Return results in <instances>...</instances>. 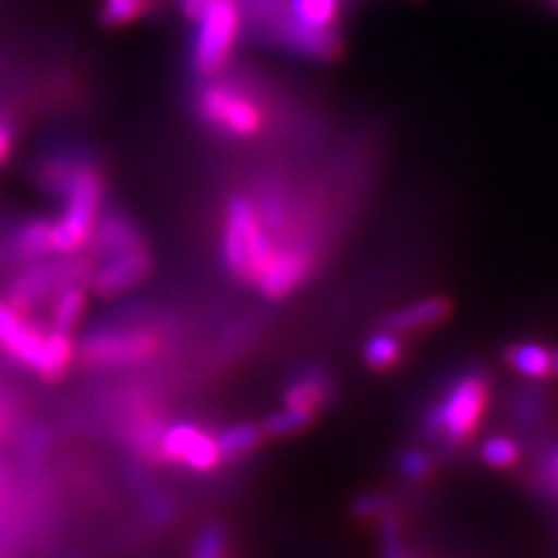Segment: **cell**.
Instances as JSON below:
<instances>
[{
  "label": "cell",
  "instance_id": "obj_1",
  "mask_svg": "<svg viewBox=\"0 0 558 558\" xmlns=\"http://www.w3.org/2000/svg\"><path fill=\"white\" fill-rule=\"evenodd\" d=\"M166 344L163 328L147 317H117L92 328L77 342V361L94 373H117L149 363Z\"/></svg>",
  "mask_w": 558,
  "mask_h": 558
},
{
  "label": "cell",
  "instance_id": "obj_2",
  "mask_svg": "<svg viewBox=\"0 0 558 558\" xmlns=\"http://www.w3.org/2000/svg\"><path fill=\"white\" fill-rule=\"evenodd\" d=\"M275 250L270 231L260 219L256 205L244 196H235L226 207L221 240L226 270L242 284H256Z\"/></svg>",
  "mask_w": 558,
  "mask_h": 558
},
{
  "label": "cell",
  "instance_id": "obj_3",
  "mask_svg": "<svg viewBox=\"0 0 558 558\" xmlns=\"http://www.w3.org/2000/svg\"><path fill=\"white\" fill-rule=\"evenodd\" d=\"M488 403V379L468 371L453 379L438 403L426 412V430L447 445H463L477 433Z\"/></svg>",
  "mask_w": 558,
  "mask_h": 558
},
{
  "label": "cell",
  "instance_id": "obj_4",
  "mask_svg": "<svg viewBox=\"0 0 558 558\" xmlns=\"http://www.w3.org/2000/svg\"><path fill=\"white\" fill-rule=\"evenodd\" d=\"M65 209L54 221V252L75 254L92 242L96 217L102 201V180L92 166H77L63 189Z\"/></svg>",
  "mask_w": 558,
  "mask_h": 558
},
{
  "label": "cell",
  "instance_id": "obj_5",
  "mask_svg": "<svg viewBox=\"0 0 558 558\" xmlns=\"http://www.w3.org/2000/svg\"><path fill=\"white\" fill-rule=\"evenodd\" d=\"M240 0H209L198 20V38L194 45V68L203 77H215L229 63L240 33Z\"/></svg>",
  "mask_w": 558,
  "mask_h": 558
},
{
  "label": "cell",
  "instance_id": "obj_6",
  "mask_svg": "<svg viewBox=\"0 0 558 558\" xmlns=\"http://www.w3.org/2000/svg\"><path fill=\"white\" fill-rule=\"evenodd\" d=\"M92 272L94 268L89 258L33 260L28 268L12 279L5 303L26 314L38 303L49 301L61 287L82 284L84 279H92Z\"/></svg>",
  "mask_w": 558,
  "mask_h": 558
},
{
  "label": "cell",
  "instance_id": "obj_7",
  "mask_svg": "<svg viewBox=\"0 0 558 558\" xmlns=\"http://www.w3.org/2000/svg\"><path fill=\"white\" fill-rule=\"evenodd\" d=\"M161 465L184 468L191 473H213L221 463L217 438L194 422H168L161 435Z\"/></svg>",
  "mask_w": 558,
  "mask_h": 558
},
{
  "label": "cell",
  "instance_id": "obj_8",
  "mask_svg": "<svg viewBox=\"0 0 558 558\" xmlns=\"http://www.w3.org/2000/svg\"><path fill=\"white\" fill-rule=\"evenodd\" d=\"M198 112L209 124L235 137H252L264 126L258 105L229 84H207L201 89Z\"/></svg>",
  "mask_w": 558,
  "mask_h": 558
},
{
  "label": "cell",
  "instance_id": "obj_9",
  "mask_svg": "<svg viewBox=\"0 0 558 558\" xmlns=\"http://www.w3.org/2000/svg\"><path fill=\"white\" fill-rule=\"evenodd\" d=\"M314 270V252L307 244L287 242L282 250H275L268 266L258 277V291L270 301L287 299L289 293L299 289Z\"/></svg>",
  "mask_w": 558,
  "mask_h": 558
},
{
  "label": "cell",
  "instance_id": "obj_10",
  "mask_svg": "<svg viewBox=\"0 0 558 558\" xmlns=\"http://www.w3.org/2000/svg\"><path fill=\"white\" fill-rule=\"evenodd\" d=\"M45 333L47 326L28 322L24 312L0 301V354L8 361L35 373Z\"/></svg>",
  "mask_w": 558,
  "mask_h": 558
},
{
  "label": "cell",
  "instance_id": "obj_11",
  "mask_svg": "<svg viewBox=\"0 0 558 558\" xmlns=\"http://www.w3.org/2000/svg\"><path fill=\"white\" fill-rule=\"evenodd\" d=\"M151 266L147 244L140 247L105 256L102 264L92 272L94 291L102 299H117V295L131 291L147 277Z\"/></svg>",
  "mask_w": 558,
  "mask_h": 558
},
{
  "label": "cell",
  "instance_id": "obj_12",
  "mask_svg": "<svg viewBox=\"0 0 558 558\" xmlns=\"http://www.w3.org/2000/svg\"><path fill=\"white\" fill-rule=\"evenodd\" d=\"M268 38H275L284 47L299 51L303 57L322 59V61H336L342 57V35L336 26L328 28H314L295 22L293 16H284L272 28L266 31Z\"/></svg>",
  "mask_w": 558,
  "mask_h": 558
},
{
  "label": "cell",
  "instance_id": "obj_13",
  "mask_svg": "<svg viewBox=\"0 0 558 558\" xmlns=\"http://www.w3.org/2000/svg\"><path fill=\"white\" fill-rule=\"evenodd\" d=\"M451 312L453 305L447 295H428V299H422L387 314V317H384V328L393 330L398 336L422 333V330L445 324L451 317Z\"/></svg>",
  "mask_w": 558,
  "mask_h": 558
},
{
  "label": "cell",
  "instance_id": "obj_14",
  "mask_svg": "<svg viewBox=\"0 0 558 558\" xmlns=\"http://www.w3.org/2000/svg\"><path fill=\"white\" fill-rule=\"evenodd\" d=\"M336 384L330 379L326 371L310 368L295 373L282 391V403L284 408L305 410L312 414H319L330 400H333Z\"/></svg>",
  "mask_w": 558,
  "mask_h": 558
},
{
  "label": "cell",
  "instance_id": "obj_15",
  "mask_svg": "<svg viewBox=\"0 0 558 558\" xmlns=\"http://www.w3.org/2000/svg\"><path fill=\"white\" fill-rule=\"evenodd\" d=\"M126 480L147 521H151L154 526H168L174 519V502L163 488L149 477V470L143 463L133 461L126 465Z\"/></svg>",
  "mask_w": 558,
  "mask_h": 558
},
{
  "label": "cell",
  "instance_id": "obj_16",
  "mask_svg": "<svg viewBox=\"0 0 558 558\" xmlns=\"http://www.w3.org/2000/svg\"><path fill=\"white\" fill-rule=\"evenodd\" d=\"M75 361H77V342L73 340V333H63V330L47 326L43 352H40L38 365H35V375L47 384H57L70 373Z\"/></svg>",
  "mask_w": 558,
  "mask_h": 558
},
{
  "label": "cell",
  "instance_id": "obj_17",
  "mask_svg": "<svg viewBox=\"0 0 558 558\" xmlns=\"http://www.w3.org/2000/svg\"><path fill=\"white\" fill-rule=\"evenodd\" d=\"M92 240L100 256H112V254L145 244L143 235H140V231L131 223V219H126L121 213L102 215V219L94 226Z\"/></svg>",
  "mask_w": 558,
  "mask_h": 558
},
{
  "label": "cell",
  "instance_id": "obj_18",
  "mask_svg": "<svg viewBox=\"0 0 558 558\" xmlns=\"http://www.w3.org/2000/svg\"><path fill=\"white\" fill-rule=\"evenodd\" d=\"M49 252H54V221L49 219L24 223L8 247V254L14 260H38Z\"/></svg>",
  "mask_w": 558,
  "mask_h": 558
},
{
  "label": "cell",
  "instance_id": "obj_19",
  "mask_svg": "<svg viewBox=\"0 0 558 558\" xmlns=\"http://www.w3.org/2000/svg\"><path fill=\"white\" fill-rule=\"evenodd\" d=\"M215 438H217L221 463H235L244 457H250L252 451H256L260 442H264L266 435L260 430V424L240 422V424L221 428Z\"/></svg>",
  "mask_w": 558,
  "mask_h": 558
},
{
  "label": "cell",
  "instance_id": "obj_20",
  "mask_svg": "<svg viewBox=\"0 0 558 558\" xmlns=\"http://www.w3.org/2000/svg\"><path fill=\"white\" fill-rule=\"evenodd\" d=\"M505 363L523 377L547 379L551 373V349L537 342H517L505 349Z\"/></svg>",
  "mask_w": 558,
  "mask_h": 558
},
{
  "label": "cell",
  "instance_id": "obj_21",
  "mask_svg": "<svg viewBox=\"0 0 558 558\" xmlns=\"http://www.w3.org/2000/svg\"><path fill=\"white\" fill-rule=\"evenodd\" d=\"M49 307V328L73 333L86 310V291L82 284H65L51 295Z\"/></svg>",
  "mask_w": 558,
  "mask_h": 558
},
{
  "label": "cell",
  "instance_id": "obj_22",
  "mask_svg": "<svg viewBox=\"0 0 558 558\" xmlns=\"http://www.w3.org/2000/svg\"><path fill=\"white\" fill-rule=\"evenodd\" d=\"M403 356V342H400L398 333L389 328H381L373 333L363 344V361L371 371H389Z\"/></svg>",
  "mask_w": 558,
  "mask_h": 558
},
{
  "label": "cell",
  "instance_id": "obj_23",
  "mask_svg": "<svg viewBox=\"0 0 558 558\" xmlns=\"http://www.w3.org/2000/svg\"><path fill=\"white\" fill-rule=\"evenodd\" d=\"M289 14L305 26L328 28L338 22L340 0H289Z\"/></svg>",
  "mask_w": 558,
  "mask_h": 558
},
{
  "label": "cell",
  "instance_id": "obj_24",
  "mask_svg": "<svg viewBox=\"0 0 558 558\" xmlns=\"http://www.w3.org/2000/svg\"><path fill=\"white\" fill-rule=\"evenodd\" d=\"M317 414L305 412V410H295V408H282L272 414H268L264 422H260V430H264L266 438H289V435H295L312 426Z\"/></svg>",
  "mask_w": 558,
  "mask_h": 558
},
{
  "label": "cell",
  "instance_id": "obj_25",
  "mask_svg": "<svg viewBox=\"0 0 558 558\" xmlns=\"http://www.w3.org/2000/svg\"><path fill=\"white\" fill-rule=\"evenodd\" d=\"M226 547H229V531L223 523L213 521L198 531L186 558H223Z\"/></svg>",
  "mask_w": 558,
  "mask_h": 558
},
{
  "label": "cell",
  "instance_id": "obj_26",
  "mask_svg": "<svg viewBox=\"0 0 558 558\" xmlns=\"http://www.w3.org/2000/svg\"><path fill=\"white\" fill-rule=\"evenodd\" d=\"M480 457L486 465L505 470V468H512L519 461L521 449L512 438H508V435H492V438H486L482 442Z\"/></svg>",
  "mask_w": 558,
  "mask_h": 558
},
{
  "label": "cell",
  "instance_id": "obj_27",
  "mask_svg": "<svg viewBox=\"0 0 558 558\" xmlns=\"http://www.w3.org/2000/svg\"><path fill=\"white\" fill-rule=\"evenodd\" d=\"M430 468H433V459L424 449L412 447V449H405L398 457V473L403 475L408 482H418V480L428 477Z\"/></svg>",
  "mask_w": 558,
  "mask_h": 558
},
{
  "label": "cell",
  "instance_id": "obj_28",
  "mask_svg": "<svg viewBox=\"0 0 558 558\" xmlns=\"http://www.w3.org/2000/svg\"><path fill=\"white\" fill-rule=\"evenodd\" d=\"M51 447V438L49 433L45 428H28L24 435H22V445H20V451H22V459L28 463V465H38L45 453L49 451Z\"/></svg>",
  "mask_w": 558,
  "mask_h": 558
},
{
  "label": "cell",
  "instance_id": "obj_29",
  "mask_svg": "<svg viewBox=\"0 0 558 558\" xmlns=\"http://www.w3.org/2000/svg\"><path fill=\"white\" fill-rule=\"evenodd\" d=\"M147 0H105L102 20L108 24H126L133 22L137 14H143Z\"/></svg>",
  "mask_w": 558,
  "mask_h": 558
},
{
  "label": "cell",
  "instance_id": "obj_30",
  "mask_svg": "<svg viewBox=\"0 0 558 558\" xmlns=\"http://www.w3.org/2000/svg\"><path fill=\"white\" fill-rule=\"evenodd\" d=\"M391 510V500L384 494H363L352 502V514L356 519H377V517H387Z\"/></svg>",
  "mask_w": 558,
  "mask_h": 558
},
{
  "label": "cell",
  "instance_id": "obj_31",
  "mask_svg": "<svg viewBox=\"0 0 558 558\" xmlns=\"http://www.w3.org/2000/svg\"><path fill=\"white\" fill-rule=\"evenodd\" d=\"M209 0H182V10L191 22H198Z\"/></svg>",
  "mask_w": 558,
  "mask_h": 558
},
{
  "label": "cell",
  "instance_id": "obj_32",
  "mask_svg": "<svg viewBox=\"0 0 558 558\" xmlns=\"http://www.w3.org/2000/svg\"><path fill=\"white\" fill-rule=\"evenodd\" d=\"M8 151H10V131L0 124V161L5 159Z\"/></svg>",
  "mask_w": 558,
  "mask_h": 558
},
{
  "label": "cell",
  "instance_id": "obj_33",
  "mask_svg": "<svg viewBox=\"0 0 558 558\" xmlns=\"http://www.w3.org/2000/svg\"><path fill=\"white\" fill-rule=\"evenodd\" d=\"M14 418V410H5L0 408V438H3V433L10 428V422Z\"/></svg>",
  "mask_w": 558,
  "mask_h": 558
},
{
  "label": "cell",
  "instance_id": "obj_34",
  "mask_svg": "<svg viewBox=\"0 0 558 558\" xmlns=\"http://www.w3.org/2000/svg\"><path fill=\"white\" fill-rule=\"evenodd\" d=\"M551 373L558 377V349L556 352H551Z\"/></svg>",
  "mask_w": 558,
  "mask_h": 558
},
{
  "label": "cell",
  "instance_id": "obj_35",
  "mask_svg": "<svg viewBox=\"0 0 558 558\" xmlns=\"http://www.w3.org/2000/svg\"><path fill=\"white\" fill-rule=\"evenodd\" d=\"M387 558H405V556H403V551H400V547H398V549H387Z\"/></svg>",
  "mask_w": 558,
  "mask_h": 558
},
{
  "label": "cell",
  "instance_id": "obj_36",
  "mask_svg": "<svg viewBox=\"0 0 558 558\" xmlns=\"http://www.w3.org/2000/svg\"><path fill=\"white\" fill-rule=\"evenodd\" d=\"M554 473L558 477V451H556V457H554Z\"/></svg>",
  "mask_w": 558,
  "mask_h": 558
},
{
  "label": "cell",
  "instance_id": "obj_37",
  "mask_svg": "<svg viewBox=\"0 0 558 558\" xmlns=\"http://www.w3.org/2000/svg\"><path fill=\"white\" fill-rule=\"evenodd\" d=\"M547 3H549V5H551L556 12H558V0H547Z\"/></svg>",
  "mask_w": 558,
  "mask_h": 558
},
{
  "label": "cell",
  "instance_id": "obj_38",
  "mask_svg": "<svg viewBox=\"0 0 558 558\" xmlns=\"http://www.w3.org/2000/svg\"><path fill=\"white\" fill-rule=\"evenodd\" d=\"M223 558H226V556H223Z\"/></svg>",
  "mask_w": 558,
  "mask_h": 558
}]
</instances>
